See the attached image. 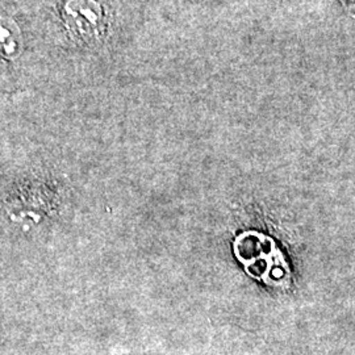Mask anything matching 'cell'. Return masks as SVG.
Instances as JSON below:
<instances>
[{
  "instance_id": "cell-1",
  "label": "cell",
  "mask_w": 355,
  "mask_h": 355,
  "mask_svg": "<svg viewBox=\"0 0 355 355\" xmlns=\"http://www.w3.org/2000/svg\"><path fill=\"white\" fill-rule=\"evenodd\" d=\"M62 16L69 32L80 41H99L107 32L108 16L101 0H67Z\"/></svg>"
},
{
  "instance_id": "cell-2",
  "label": "cell",
  "mask_w": 355,
  "mask_h": 355,
  "mask_svg": "<svg viewBox=\"0 0 355 355\" xmlns=\"http://www.w3.org/2000/svg\"><path fill=\"white\" fill-rule=\"evenodd\" d=\"M272 241L255 233H246L236 242V254L242 262L249 263L272 253Z\"/></svg>"
},
{
  "instance_id": "cell-3",
  "label": "cell",
  "mask_w": 355,
  "mask_h": 355,
  "mask_svg": "<svg viewBox=\"0 0 355 355\" xmlns=\"http://www.w3.org/2000/svg\"><path fill=\"white\" fill-rule=\"evenodd\" d=\"M21 51V36L11 19L0 17V55L15 58Z\"/></svg>"
},
{
  "instance_id": "cell-4",
  "label": "cell",
  "mask_w": 355,
  "mask_h": 355,
  "mask_svg": "<svg viewBox=\"0 0 355 355\" xmlns=\"http://www.w3.org/2000/svg\"><path fill=\"white\" fill-rule=\"evenodd\" d=\"M267 282L271 284H282L288 279V270L286 263L277 258L272 261V265H270L268 272L266 274Z\"/></svg>"
},
{
  "instance_id": "cell-5",
  "label": "cell",
  "mask_w": 355,
  "mask_h": 355,
  "mask_svg": "<svg viewBox=\"0 0 355 355\" xmlns=\"http://www.w3.org/2000/svg\"><path fill=\"white\" fill-rule=\"evenodd\" d=\"M268 268H270V262L267 261L266 258H259V259H255L253 262L246 263V271L254 278L266 277Z\"/></svg>"
},
{
  "instance_id": "cell-6",
  "label": "cell",
  "mask_w": 355,
  "mask_h": 355,
  "mask_svg": "<svg viewBox=\"0 0 355 355\" xmlns=\"http://www.w3.org/2000/svg\"><path fill=\"white\" fill-rule=\"evenodd\" d=\"M343 1L350 11L355 12V0H343Z\"/></svg>"
}]
</instances>
